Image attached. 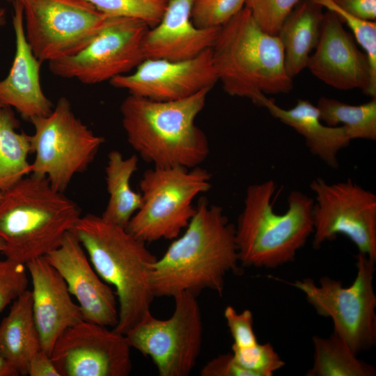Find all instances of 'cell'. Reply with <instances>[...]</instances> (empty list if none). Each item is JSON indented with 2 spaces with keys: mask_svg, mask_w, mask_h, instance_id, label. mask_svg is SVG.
I'll return each instance as SVG.
<instances>
[{
  "mask_svg": "<svg viewBox=\"0 0 376 376\" xmlns=\"http://www.w3.org/2000/svg\"><path fill=\"white\" fill-rule=\"evenodd\" d=\"M246 0H194L191 20L198 28L221 27L244 8Z\"/></svg>",
  "mask_w": 376,
  "mask_h": 376,
  "instance_id": "32",
  "label": "cell"
},
{
  "mask_svg": "<svg viewBox=\"0 0 376 376\" xmlns=\"http://www.w3.org/2000/svg\"><path fill=\"white\" fill-rule=\"evenodd\" d=\"M78 205L44 177L30 174L2 191L0 238L6 258L23 263L58 248L81 217Z\"/></svg>",
  "mask_w": 376,
  "mask_h": 376,
  "instance_id": "4",
  "label": "cell"
},
{
  "mask_svg": "<svg viewBox=\"0 0 376 376\" xmlns=\"http://www.w3.org/2000/svg\"><path fill=\"white\" fill-rule=\"evenodd\" d=\"M19 121L12 108H0V191H4L31 174L28 156L30 135L18 132Z\"/></svg>",
  "mask_w": 376,
  "mask_h": 376,
  "instance_id": "25",
  "label": "cell"
},
{
  "mask_svg": "<svg viewBox=\"0 0 376 376\" xmlns=\"http://www.w3.org/2000/svg\"><path fill=\"white\" fill-rule=\"evenodd\" d=\"M41 349L31 292L27 290L13 301L0 323V354L19 375H27L31 359Z\"/></svg>",
  "mask_w": 376,
  "mask_h": 376,
  "instance_id": "23",
  "label": "cell"
},
{
  "mask_svg": "<svg viewBox=\"0 0 376 376\" xmlns=\"http://www.w3.org/2000/svg\"><path fill=\"white\" fill-rule=\"evenodd\" d=\"M313 363L306 376H375V368L357 358L336 333L328 338L313 337Z\"/></svg>",
  "mask_w": 376,
  "mask_h": 376,
  "instance_id": "26",
  "label": "cell"
},
{
  "mask_svg": "<svg viewBox=\"0 0 376 376\" xmlns=\"http://www.w3.org/2000/svg\"><path fill=\"white\" fill-rule=\"evenodd\" d=\"M131 348L125 335L82 320L61 334L50 357L60 376H127Z\"/></svg>",
  "mask_w": 376,
  "mask_h": 376,
  "instance_id": "14",
  "label": "cell"
},
{
  "mask_svg": "<svg viewBox=\"0 0 376 376\" xmlns=\"http://www.w3.org/2000/svg\"><path fill=\"white\" fill-rule=\"evenodd\" d=\"M211 178L199 166L148 169L139 182L141 207L126 229L145 242L173 240L193 217L194 199L210 189Z\"/></svg>",
  "mask_w": 376,
  "mask_h": 376,
  "instance_id": "7",
  "label": "cell"
},
{
  "mask_svg": "<svg viewBox=\"0 0 376 376\" xmlns=\"http://www.w3.org/2000/svg\"><path fill=\"white\" fill-rule=\"evenodd\" d=\"M27 375L29 376H60L49 354L42 349L31 359Z\"/></svg>",
  "mask_w": 376,
  "mask_h": 376,
  "instance_id": "37",
  "label": "cell"
},
{
  "mask_svg": "<svg viewBox=\"0 0 376 376\" xmlns=\"http://www.w3.org/2000/svg\"><path fill=\"white\" fill-rule=\"evenodd\" d=\"M138 157L125 158L118 150L111 151L105 166V181L109 195L107 206L101 217L107 221L126 228L133 215L141 207L140 192L130 185L138 169Z\"/></svg>",
  "mask_w": 376,
  "mask_h": 376,
  "instance_id": "24",
  "label": "cell"
},
{
  "mask_svg": "<svg viewBox=\"0 0 376 376\" xmlns=\"http://www.w3.org/2000/svg\"><path fill=\"white\" fill-rule=\"evenodd\" d=\"M26 40L48 63L73 56L100 32L107 17L86 0H18Z\"/></svg>",
  "mask_w": 376,
  "mask_h": 376,
  "instance_id": "11",
  "label": "cell"
},
{
  "mask_svg": "<svg viewBox=\"0 0 376 376\" xmlns=\"http://www.w3.org/2000/svg\"><path fill=\"white\" fill-rule=\"evenodd\" d=\"M258 106L301 135L312 155L329 167H338L337 155L352 141L343 126L323 125L317 106L306 100L299 99L293 107L286 109L263 95Z\"/></svg>",
  "mask_w": 376,
  "mask_h": 376,
  "instance_id": "21",
  "label": "cell"
},
{
  "mask_svg": "<svg viewBox=\"0 0 376 376\" xmlns=\"http://www.w3.org/2000/svg\"><path fill=\"white\" fill-rule=\"evenodd\" d=\"M306 68L316 78L338 90L358 88L376 97V82L372 77L368 58L334 13H324L318 45Z\"/></svg>",
  "mask_w": 376,
  "mask_h": 376,
  "instance_id": "16",
  "label": "cell"
},
{
  "mask_svg": "<svg viewBox=\"0 0 376 376\" xmlns=\"http://www.w3.org/2000/svg\"><path fill=\"white\" fill-rule=\"evenodd\" d=\"M276 185L272 180L248 187L235 228L240 263L275 269L292 262L313 233L314 199L300 191L288 197L283 214L274 210Z\"/></svg>",
  "mask_w": 376,
  "mask_h": 376,
  "instance_id": "5",
  "label": "cell"
},
{
  "mask_svg": "<svg viewBox=\"0 0 376 376\" xmlns=\"http://www.w3.org/2000/svg\"><path fill=\"white\" fill-rule=\"evenodd\" d=\"M107 17H127L141 20L150 28L157 25L167 0H86Z\"/></svg>",
  "mask_w": 376,
  "mask_h": 376,
  "instance_id": "28",
  "label": "cell"
},
{
  "mask_svg": "<svg viewBox=\"0 0 376 376\" xmlns=\"http://www.w3.org/2000/svg\"><path fill=\"white\" fill-rule=\"evenodd\" d=\"M32 283V309L41 348L50 355L55 342L68 327L83 320L66 283L45 257L26 264Z\"/></svg>",
  "mask_w": 376,
  "mask_h": 376,
  "instance_id": "18",
  "label": "cell"
},
{
  "mask_svg": "<svg viewBox=\"0 0 376 376\" xmlns=\"http://www.w3.org/2000/svg\"><path fill=\"white\" fill-rule=\"evenodd\" d=\"M31 174L45 178L52 187L64 192L73 178L93 162L103 137L95 134L72 111L68 100L61 97L50 113L30 120Z\"/></svg>",
  "mask_w": 376,
  "mask_h": 376,
  "instance_id": "9",
  "label": "cell"
},
{
  "mask_svg": "<svg viewBox=\"0 0 376 376\" xmlns=\"http://www.w3.org/2000/svg\"><path fill=\"white\" fill-rule=\"evenodd\" d=\"M324 13L318 3L301 0L277 35L283 49L285 70L292 79L306 68L320 37Z\"/></svg>",
  "mask_w": 376,
  "mask_h": 376,
  "instance_id": "22",
  "label": "cell"
},
{
  "mask_svg": "<svg viewBox=\"0 0 376 376\" xmlns=\"http://www.w3.org/2000/svg\"><path fill=\"white\" fill-rule=\"evenodd\" d=\"M310 188L315 194L313 207V246L347 237L359 253L376 262V196L348 178L327 182L313 180Z\"/></svg>",
  "mask_w": 376,
  "mask_h": 376,
  "instance_id": "12",
  "label": "cell"
},
{
  "mask_svg": "<svg viewBox=\"0 0 376 376\" xmlns=\"http://www.w3.org/2000/svg\"><path fill=\"white\" fill-rule=\"evenodd\" d=\"M194 0H167L159 23L147 31L145 59L182 61L211 49L221 27L198 28L191 20Z\"/></svg>",
  "mask_w": 376,
  "mask_h": 376,
  "instance_id": "19",
  "label": "cell"
},
{
  "mask_svg": "<svg viewBox=\"0 0 376 376\" xmlns=\"http://www.w3.org/2000/svg\"><path fill=\"white\" fill-rule=\"evenodd\" d=\"M1 197H2V192L0 191V200H1Z\"/></svg>",
  "mask_w": 376,
  "mask_h": 376,
  "instance_id": "41",
  "label": "cell"
},
{
  "mask_svg": "<svg viewBox=\"0 0 376 376\" xmlns=\"http://www.w3.org/2000/svg\"><path fill=\"white\" fill-rule=\"evenodd\" d=\"M235 225L223 208L201 198L183 233L153 263L149 276L155 297L206 289L223 295L226 277L239 272Z\"/></svg>",
  "mask_w": 376,
  "mask_h": 376,
  "instance_id": "1",
  "label": "cell"
},
{
  "mask_svg": "<svg viewBox=\"0 0 376 376\" xmlns=\"http://www.w3.org/2000/svg\"><path fill=\"white\" fill-rule=\"evenodd\" d=\"M342 9L368 20L376 19V0H331Z\"/></svg>",
  "mask_w": 376,
  "mask_h": 376,
  "instance_id": "36",
  "label": "cell"
},
{
  "mask_svg": "<svg viewBox=\"0 0 376 376\" xmlns=\"http://www.w3.org/2000/svg\"><path fill=\"white\" fill-rule=\"evenodd\" d=\"M13 24L16 49L7 77L0 81V104L14 108L25 119L48 115L54 106L44 93L40 80L42 63L33 53L25 36L23 6L13 0Z\"/></svg>",
  "mask_w": 376,
  "mask_h": 376,
  "instance_id": "20",
  "label": "cell"
},
{
  "mask_svg": "<svg viewBox=\"0 0 376 376\" xmlns=\"http://www.w3.org/2000/svg\"><path fill=\"white\" fill-rule=\"evenodd\" d=\"M211 49L218 81L228 95L258 106L263 95L292 91L280 39L263 31L245 7L221 26Z\"/></svg>",
  "mask_w": 376,
  "mask_h": 376,
  "instance_id": "6",
  "label": "cell"
},
{
  "mask_svg": "<svg viewBox=\"0 0 376 376\" xmlns=\"http://www.w3.org/2000/svg\"><path fill=\"white\" fill-rule=\"evenodd\" d=\"M135 69L131 74L113 77L109 83L132 95L173 101L212 89L218 81L212 49L187 60L144 59Z\"/></svg>",
  "mask_w": 376,
  "mask_h": 376,
  "instance_id": "15",
  "label": "cell"
},
{
  "mask_svg": "<svg viewBox=\"0 0 376 376\" xmlns=\"http://www.w3.org/2000/svg\"><path fill=\"white\" fill-rule=\"evenodd\" d=\"M72 232L97 274L114 288L118 320L113 329L125 335L151 315L155 297L149 276L157 258L148 249L146 242L101 216H81Z\"/></svg>",
  "mask_w": 376,
  "mask_h": 376,
  "instance_id": "3",
  "label": "cell"
},
{
  "mask_svg": "<svg viewBox=\"0 0 376 376\" xmlns=\"http://www.w3.org/2000/svg\"><path fill=\"white\" fill-rule=\"evenodd\" d=\"M4 249V243L0 238V253H2Z\"/></svg>",
  "mask_w": 376,
  "mask_h": 376,
  "instance_id": "40",
  "label": "cell"
},
{
  "mask_svg": "<svg viewBox=\"0 0 376 376\" xmlns=\"http://www.w3.org/2000/svg\"><path fill=\"white\" fill-rule=\"evenodd\" d=\"M375 261L359 253L357 274L349 286L328 276L319 284L311 278L288 283L305 295L316 313L331 319L334 332L356 354L376 343V295L373 286Z\"/></svg>",
  "mask_w": 376,
  "mask_h": 376,
  "instance_id": "8",
  "label": "cell"
},
{
  "mask_svg": "<svg viewBox=\"0 0 376 376\" xmlns=\"http://www.w3.org/2000/svg\"><path fill=\"white\" fill-rule=\"evenodd\" d=\"M6 20V13L5 10L2 8H0V26L5 23Z\"/></svg>",
  "mask_w": 376,
  "mask_h": 376,
  "instance_id": "39",
  "label": "cell"
},
{
  "mask_svg": "<svg viewBox=\"0 0 376 376\" xmlns=\"http://www.w3.org/2000/svg\"><path fill=\"white\" fill-rule=\"evenodd\" d=\"M148 25L139 19L108 17L104 26L77 54L49 63L57 77L85 84L110 81L136 68L144 59L143 42Z\"/></svg>",
  "mask_w": 376,
  "mask_h": 376,
  "instance_id": "13",
  "label": "cell"
},
{
  "mask_svg": "<svg viewBox=\"0 0 376 376\" xmlns=\"http://www.w3.org/2000/svg\"><path fill=\"white\" fill-rule=\"evenodd\" d=\"M317 107L320 119L327 125L343 126L351 140L376 139V97L359 105L321 97Z\"/></svg>",
  "mask_w": 376,
  "mask_h": 376,
  "instance_id": "27",
  "label": "cell"
},
{
  "mask_svg": "<svg viewBox=\"0 0 376 376\" xmlns=\"http://www.w3.org/2000/svg\"><path fill=\"white\" fill-rule=\"evenodd\" d=\"M235 361L251 376H272L285 366L273 346L269 343H256L246 347L232 345Z\"/></svg>",
  "mask_w": 376,
  "mask_h": 376,
  "instance_id": "30",
  "label": "cell"
},
{
  "mask_svg": "<svg viewBox=\"0 0 376 376\" xmlns=\"http://www.w3.org/2000/svg\"><path fill=\"white\" fill-rule=\"evenodd\" d=\"M2 107V106L0 104V108Z\"/></svg>",
  "mask_w": 376,
  "mask_h": 376,
  "instance_id": "42",
  "label": "cell"
},
{
  "mask_svg": "<svg viewBox=\"0 0 376 376\" xmlns=\"http://www.w3.org/2000/svg\"><path fill=\"white\" fill-rule=\"evenodd\" d=\"M323 8L335 13L343 23L346 24L352 31L357 42L366 54L371 70L373 79L376 82V22L352 14L331 0H313Z\"/></svg>",
  "mask_w": 376,
  "mask_h": 376,
  "instance_id": "29",
  "label": "cell"
},
{
  "mask_svg": "<svg viewBox=\"0 0 376 376\" xmlns=\"http://www.w3.org/2000/svg\"><path fill=\"white\" fill-rule=\"evenodd\" d=\"M173 299L174 311L169 318L151 314L125 336L132 348L152 361L160 376H187L201 350V311L191 293L182 292Z\"/></svg>",
  "mask_w": 376,
  "mask_h": 376,
  "instance_id": "10",
  "label": "cell"
},
{
  "mask_svg": "<svg viewBox=\"0 0 376 376\" xmlns=\"http://www.w3.org/2000/svg\"><path fill=\"white\" fill-rule=\"evenodd\" d=\"M224 315L233 339L232 345L246 347L258 343L253 331V317L250 310L245 309L239 313L232 306H227Z\"/></svg>",
  "mask_w": 376,
  "mask_h": 376,
  "instance_id": "34",
  "label": "cell"
},
{
  "mask_svg": "<svg viewBox=\"0 0 376 376\" xmlns=\"http://www.w3.org/2000/svg\"></svg>",
  "mask_w": 376,
  "mask_h": 376,
  "instance_id": "43",
  "label": "cell"
},
{
  "mask_svg": "<svg viewBox=\"0 0 376 376\" xmlns=\"http://www.w3.org/2000/svg\"><path fill=\"white\" fill-rule=\"evenodd\" d=\"M301 0H246L244 7L265 33L277 36L283 22Z\"/></svg>",
  "mask_w": 376,
  "mask_h": 376,
  "instance_id": "31",
  "label": "cell"
},
{
  "mask_svg": "<svg viewBox=\"0 0 376 376\" xmlns=\"http://www.w3.org/2000/svg\"><path fill=\"white\" fill-rule=\"evenodd\" d=\"M202 376H251L235 361L232 353L220 354L209 361L201 369Z\"/></svg>",
  "mask_w": 376,
  "mask_h": 376,
  "instance_id": "35",
  "label": "cell"
},
{
  "mask_svg": "<svg viewBox=\"0 0 376 376\" xmlns=\"http://www.w3.org/2000/svg\"><path fill=\"white\" fill-rule=\"evenodd\" d=\"M45 257L76 298L83 320L114 328L118 320L116 292L97 274L72 230L65 235L58 248Z\"/></svg>",
  "mask_w": 376,
  "mask_h": 376,
  "instance_id": "17",
  "label": "cell"
},
{
  "mask_svg": "<svg viewBox=\"0 0 376 376\" xmlns=\"http://www.w3.org/2000/svg\"><path fill=\"white\" fill-rule=\"evenodd\" d=\"M210 90L173 101L127 96L120 111L130 146L154 167L192 169L201 165L210 148L195 122Z\"/></svg>",
  "mask_w": 376,
  "mask_h": 376,
  "instance_id": "2",
  "label": "cell"
},
{
  "mask_svg": "<svg viewBox=\"0 0 376 376\" xmlns=\"http://www.w3.org/2000/svg\"><path fill=\"white\" fill-rule=\"evenodd\" d=\"M27 272L23 263L0 260V313L28 290Z\"/></svg>",
  "mask_w": 376,
  "mask_h": 376,
  "instance_id": "33",
  "label": "cell"
},
{
  "mask_svg": "<svg viewBox=\"0 0 376 376\" xmlns=\"http://www.w3.org/2000/svg\"><path fill=\"white\" fill-rule=\"evenodd\" d=\"M18 372L0 354V376H19Z\"/></svg>",
  "mask_w": 376,
  "mask_h": 376,
  "instance_id": "38",
  "label": "cell"
}]
</instances>
